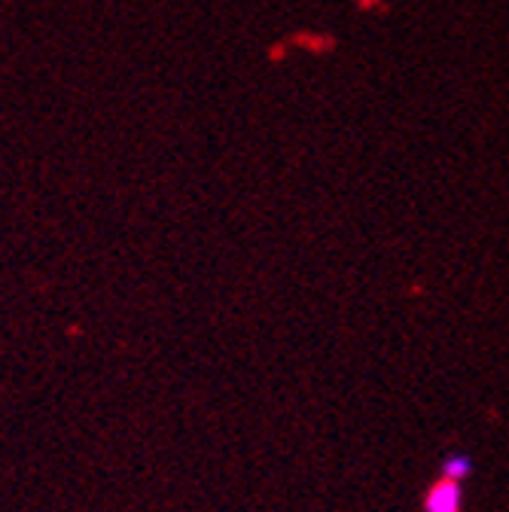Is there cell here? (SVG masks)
Returning a JSON list of instances; mask_svg holds the SVG:
<instances>
[{
    "label": "cell",
    "mask_w": 509,
    "mask_h": 512,
    "mask_svg": "<svg viewBox=\"0 0 509 512\" xmlns=\"http://www.w3.org/2000/svg\"><path fill=\"white\" fill-rule=\"evenodd\" d=\"M464 497H461V482L445 479L430 485L427 497H424V512H461Z\"/></svg>",
    "instance_id": "1"
},
{
    "label": "cell",
    "mask_w": 509,
    "mask_h": 512,
    "mask_svg": "<svg viewBox=\"0 0 509 512\" xmlns=\"http://www.w3.org/2000/svg\"><path fill=\"white\" fill-rule=\"evenodd\" d=\"M470 461L467 458H449L445 461V467H442V476L445 479H455V482H464L467 476H470Z\"/></svg>",
    "instance_id": "2"
}]
</instances>
